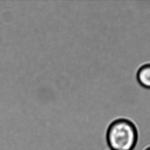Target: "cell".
I'll use <instances>...</instances> for the list:
<instances>
[{
    "instance_id": "1",
    "label": "cell",
    "mask_w": 150,
    "mask_h": 150,
    "mask_svg": "<svg viewBox=\"0 0 150 150\" xmlns=\"http://www.w3.org/2000/svg\"><path fill=\"white\" fill-rule=\"evenodd\" d=\"M106 140L110 150H134L138 141L137 128L129 119L117 118L107 127Z\"/></svg>"
},
{
    "instance_id": "2",
    "label": "cell",
    "mask_w": 150,
    "mask_h": 150,
    "mask_svg": "<svg viewBox=\"0 0 150 150\" xmlns=\"http://www.w3.org/2000/svg\"><path fill=\"white\" fill-rule=\"evenodd\" d=\"M136 77L142 87L150 89V63L142 64L139 67Z\"/></svg>"
},
{
    "instance_id": "3",
    "label": "cell",
    "mask_w": 150,
    "mask_h": 150,
    "mask_svg": "<svg viewBox=\"0 0 150 150\" xmlns=\"http://www.w3.org/2000/svg\"><path fill=\"white\" fill-rule=\"evenodd\" d=\"M143 150H150V145H147L146 146H145V148Z\"/></svg>"
}]
</instances>
